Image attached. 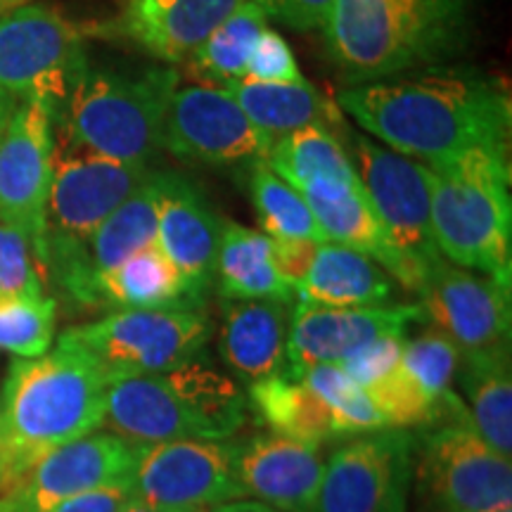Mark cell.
<instances>
[{
	"label": "cell",
	"instance_id": "obj_1",
	"mask_svg": "<svg viewBox=\"0 0 512 512\" xmlns=\"http://www.w3.org/2000/svg\"><path fill=\"white\" fill-rule=\"evenodd\" d=\"M337 105L384 147L427 164L510 140L508 86L465 69L351 83L337 93Z\"/></svg>",
	"mask_w": 512,
	"mask_h": 512
},
{
	"label": "cell",
	"instance_id": "obj_2",
	"mask_svg": "<svg viewBox=\"0 0 512 512\" xmlns=\"http://www.w3.org/2000/svg\"><path fill=\"white\" fill-rule=\"evenodd\" d=\"M110 384L64 339L43 356L12 361L0 396V494L48 453L98 430Z\"/></svg>",
	"mask_w": 512,
	"mask_h": 512
},
{
	"label": "cell",
	"instance_id": "obj_3",
	"mask_svg": "<svg viewBox=\"0 0 512 512\" xmlns=\"http://www.w3.org/2000/svg\"><path fill=\"white\" fill-rule=\"evenodd\" d=\"M472 0H335L323 24L351 83L441 67L470 38Z\"/></svg>",
	"mask_w": 512,
	"mask_h": 512
},
{
	"label": "cell",
	"instance_id": "obj_4",
	"mask_svg": "<svg viewBox=\"0 0 512 512\" xmlns=\"http://www.w3.org/2000/svg\"><path fill=\"white\" fill-rule=\"evenodd\" d=\"M432 235L448 264L512 287L508 145H477L427 164Z\"/></svg>",
	"mask_w": 512,
	"mask_h": 512
},
{
	"label": "cell",
	"instance_id": "obj_5",
	"mask_svg": "<svg viewBox=\"0 0 512 512\" xmlns=\"http://www.w3.org/2000/svg\"><path fill=\"white\" fill-rule=\"evenodd\" d=\"M247 394L200 356L159 375L110 384L102 425L128 444L178 439L228 441L247 422Z\"/></svg>",
	"mask_w": 512,
	"mask_h": 512
},
{
	"label": "cell",
	"instance_id": "obj_6",
	"mask_svg": "<svg viewBox=\"0 0 512 512\" xmlns=\"http://www.w3.org/2000/svg\"><path fill=\"white\" fill-rule=\"evenodd\" d=\"M178 86L176 69L83 72L64 102V140L114 162L150 166L162 150L166 110Z\"/></svg>",
	"mask_w": 512,
	"mask_h": 512
},
{
	"label": "cell",
	"instance_id": "obj_7",
	"mask_svg": "<svg viewBox=\"0 0 512 512\" xmlns=\"http://www.w3.org/2000/svg\"><path fill=\"white\" fill-rule=\"evenodd\" d=\"M211 320L195 306L121 309L62 332L64 342L91 356L110 382L159 375L197 358L207 347Z\"/></svg>",
	"mask_w": 512,
	"mask_h": 512
},
{
	"label": "cell",
	"instance_id": "obj_8",
	"mask_svg": "<svg viewBox=\"0 0 512 512\" xmlns=\"http://www.w3.org/2000/svg\"><path fill=\"white\" fill-rule=\"evenodd\" d=\"M81 41L79 27L43 5L0 15V93L55 112L86 72Z\"/></svg>",
	"mask_w": 512,
	"mask_h": 512
},
{
	"label": "cell",
	"instance_id": "obj_9",
	"mask_svg": "<svg viewBox=\"0 0 512 512\" xmlns=\"http://www.w3.org/2000/svg\"><path fill=\"white\" fill-rule=\"evenodd\" d=\"M351 162L389 240L411 273L413 292L420 294L427 273L444 259L432 235L427 164L377 145L366 136H354Z\"/></svg>",
	"mask_w": 512,
	"mask_h": 512
},
{
	"label": "cell",
	"instance_id": "obj_10",
	"mask_svg": "<svg viewBox=\"0 0 512 512\" xmlns=\"http://www.w3.org/2000/svg\"><path fill=\"white\" fill-rule=\"evenodd\" d=\"M413 477L439 512H484L512 503V458L477 432L470 415L446 420L418 441Z\"/></svg>",
	"mask_w": 512,
	"mask_h": 512
},
{
	"label": "cell",
	"instance_id": "obj_11",
	"mask_svg": "<svg viewBox=\"0 0 512 512\" xmlns=\"http://www.w3.org/2000/svg\"><path fill=\"white\" fill-rule=\"evenodd\" d=\"M415 448L411 430H377L332 453L311 512H408Z\"/></svg>",
	"mask_w": 512,
	"mask_h": 512
},
{
	"label": "cell",
	"instance_id": "obj_12",
	"mask_svg": "<svg viewBox=\"0 0 512 512\" xmlns=\"http://www.w3.org/2000/svg\"><path fill=\"white\" fill-rule=\"evenodd\" d=\"M131 491L140 503L176 510H211L245 498L235 477V444L207 439L138 444Z\"/></svg>",
	"mask_w": 512,
	"mask_h": 512
},
{
	"label": "cell",
	"instance_id": "obj_13",
	"mask_svg": "<svg viewBox=\"0 0 512 512\" xmlns=\"http://www.w3.org/2000/svg\"><path fill=\"white\" fill-rule=\"evenodd\" d=\"M53 119L55 112L43 102H19L0 138V223L29 240L38 264L46 259Z\"/></svg>",
	"mask_w": 512,
	"mask_h": 512
},
{
	"label": "cell",
	"instance_id": "obj_14",
	"mask_svg": "<svg viewBox=\"0 0 512 512\" xmlns=\"http://www.w3.org/2000/svg\"><path fill=\"white\" fill-rule=\"evenodd\" d=\"M273 140L249 121L226 88L207 83L176 88L162 133L166 152L204 164L266 159Z\"/></svg>",
	"mask_w": 512,
	"mask_h": 512
},
{
	"label": "cell",
	"instance_id": "obj_15",
	"mask_svg": "<svg viewBox=\"0 0 512 512\" xmlns=\"http://www.w3.org/2000/svg\"><path fill=\"white\" fill-rule=\"evenodd\" d=\"M147 166L114 162L76 147H57L48 197V240L83 247L121 202L145 181Z\"/></svg>",
	"mask_w": 512,
	"mask_h": 512
},
{
	"label": "cell",
	"instance_id": "obj_16",
	"mask_svg": "<svg viewBox=\"0 0 512 512\" xmlns=\"http://www.w3.org/2000/svg\"><path fill=\"white\" fill-rule=\"evenodd\" d=\"M136 446L110 432H91L38 460L0 494V512H48L69 498L131 482Z\"/></svg>",
	"mask_w": 512,
	"mask_h": 512
},
{
	"label": "cell",
	"instance_id": "obj_17",
	"mask_svg": "<svg viewBox=\"0 0 512 512\" xmlns=\"http://www.w3.org/2000/svg\"><path fill=\"white\" fill-rule=\"evenodd\" d=\"M510 290L489 275L441 259L420 290L422 320L456 342L460 354L508 347L512 328Z\"/></svg>",
	"mask_w": 512,
	"mask_h": 512
},
{
	"label": "cell",
	"instance_id": "obj_18",
	"mask_svg": "<svg viewBox=\"0 0 512 512\" xmlns=\"http://www.w3.org/2000/svg\"><path fill=\"white\" fill-rule=\"evenodd\" d=\"M223 221L200 188L176 174H157V238L188 287V297L202 306L216 280Z\"/></svg>",
	"mask_w": 512,
	"mask_h": 512
},
{
	"label": "cell",
	"instance_id": "obj_19",
	"mask_svg": "<svg viewBox=\"0 0 512 512\" xmlns=\"http://www.w3.org/2000/svg\"><path fill=\"white\" fill-rule=\"evenodd\" d=\"M415 320H422L418 304L337 309L297 302L287 330V370L302 375L313 366L337 363L370 339L406 332Z\"/></svg>",
	"mask_w": 512,
	"mask_h": 512
},
{
	"label": "cell",
	"instance_id": "obj_20",
	"mask_svg": "<svg viewBox=\"0 0 512 512\" xmlns=\"http://www.w3.org/2000/svg\"><path fill=\"white\" fill-rule=\"evenodd\" d=\"M325 460L320 446L266 434L235 444V477L245 498L280 512H311Z\"/></svg>",
	"mask_w": 512,
	"mask_h": 512
},
{
	"label": "cell",
	"instance_id": "obj_21",
	"mask_svg": "<svg viewBox=\"0 0 512 512\" xmlns=\"http://www.w3.org/2000/svg\"><path fill=\"white\" fill-rule=\"evenodd\" d=\"M297 192L309 204L325 240L370 256L396 283L413 292L411 273L389 240L361 178L358 181H316Z\"/></svg>",
	"mask_w": 512,
	"mask_h": 512
},
{
	"label": "cell",
	"instance_id": "obj_22",
	"mask_svg": "<svg viewBox=\"0 0 512 512\" xmlns=\"http://www.w3.org/2000/svg\"><path fill=\"white\" fill-rule=\"evenodd\" d=\"M287 330H290V304L275 299H249V302L226 299L219 332L223 363L247 387L285 373Z\"/></svg>",
	"mask_w": 512,
	"mask_h": 512
},
{
	"label": "cell",
	"instance_id": "obj_23",
	"mask_svg": "<svg viewBox=\"0 0 512 512\" xmlns=\"http://www.w3.org/2000/svg\"><path fill=\"white\" fill-rule=\"evenodd\" d=\"M394 294V278L377 261L337 242H320L309 271L294 287L299 302L337 309L387 306Z\"/></svg>",
	"mask_w": 512,
	"mask_h": 512
},
{
	"label": "cell",
	"instance_id": "obj_24",
	"mask_svg": "<svg viewBox=\"0 0 512 512\" xmlns=\"http://www.w3.org/2000/svg\"><path fill=\"white\" fill-rule=\"evenodd\" d=\"M245 0H169L150 12L119 17V31L145 53L181 64Z\"/></svg>",
	"mask_w": 512,
	"mask_h": 512
},
{
	"label": "cell",
	"instance_id": "obj_25",
	"mask_svg": "<svg viewBox=\"0 0 512 512\" xmlns=\"http://www.w3.org/2000/svg\"><path fill=\"white\" fill-rule=\"evenodd\" d=\"M216 280L223 299L249 302V299H275L294 302V287L280 275L275 264L273 240L261 230L223 223Z\"/></svg>",
	"mask_w": 512,
	"mask_h": 512
},
{
	"label": "cell",
	"instance_id": "obj_26",
	"mask_svg": "<svg viewBox=\"0 0 512 512\" xmlns=\"http://www.w3.org/2000/svg\"><path fill=\"white\" fill-rule=\"evenodd\" d=\"M477 432L512 458V363L510 344L460 356L456 373Z\"/></svg>",
	"mask_w": 512,
	"mask_h": 512
},
{
	"label": "cell",
	"instance_id": "obj_27",
	"mask_svg": "<svg viewBox=\"0 0 512 512\" xmlns=\"http://www.w3.org/2000/svg\"><path fill=\"white\" fill-rule=\"evenodd\" d=\"M93 292L95 302L117 306V311L195 306L181 273L159 245L140 249L114 268L95 273Z\"/></svg>",
	"mask_w": 512,
	"mask_h": 512
},
{
	"label": "cell",
	"instance_id": "obj_28",
	"mask_svg": "<svg viewBox=\"0 0 512 512\" xmlns=\"http://www.w3.org/2000/svg\"><path fill=\"white\" fill-rule=\"evenodd\" d=\"M247 403L273 434L320 446L337 437L330 408L299 375L285 373L249 384Z\"/></svg>",
	"mask_w": 512,
	"mask_h": 512
},
{
	"label": "cell",
	"instance_id": "obj_29",
	"mask_svg": "<svg viewBox=\"0 0 512 512\" xmlns=\"http://www.w3.org/2000/svg\"><path fill=\"white\" fill-rule=\"evenodd\" d=\"M226 91L242 107L249 121L271 138L287 136L306 126H325L332 121V105L309 81L302 83H259L233 81Z\"/></svg>",
	"mask_w": 512,
	"mask_h": 512
},
{
	"label": "cell",
	"instance_id": "obj_30",
	"mask_svg": "<svg viewBox=\"0 0 512 512\" xmlns=\"http://www.w3.org/2000/svg\"><path fill=\"white\" fill-rule=\"evenodd\" d=\"M264 162L294 190L316 181H358L347 150L325 126H306L275 138Z\"/></svg>",
	"mask_w": 512,
	"mask_h": 512
},
{
	"label": "cell",
	"instance_id": "obj_31",
	"mask_svg": "<svg viewBox=\"0 0 512 512\" xmlns=\"http://www.w3.org/2000/svg\"><path fill=\"white\" fill-rule=\"evenodd\" d=\"M266 29L268 17L264 10L252 0H245L185 60V67L207 86H226V83L242 81L249 55Z\"/></svg>",
	"mask_w": 512,
	"mask_h": 512
},
{
	"label": "cell",
	"instance_id": "obj_32",
	"mask_svg": "<svg viewBox=\"0 0 512 512\" xmlns=\"http://www.w3.org/2000/svg\"><path fill=\"white\" fill-rule=\"evenodd\" d=\"M159 245L157 238V174H147L88 240L95 273L114 268L140 249Z\"/></svg>",
	"mask_w": 512,
	"mask_h": 512
},
{
	"label": "cell",
	"instance_id": "obj_33",
	"mask_svg": "<svg viewBox=\"0 0 512 512\" xmlns=\"http://www.w3.org/2000/svg\"><path fill=\"white\" fill-rule=\"evenodd\" d=\"M249 197L264 228L261 233H266L271 240L328 242L304 197L283 178L275 176L264 159H256L252 166Z\"/></svg>",
	"mask_w": 512,
	"mask_h": 512
},
{
	"label": "cell",
	"instance_id": "obj_34",
	"mask_svg": "<svg viewBox=\"0 0 512 512\" xmlns=\"http://www.w3.org/2000/svg\"><path fill=\"white\" fill-rule=\"evenodd\" d=\"M309 384L318 399L330 408L332 422H335L337 437L339 434H368L377 430H387L380 411L370 401L368 392L351 380V377L339 368V363H323L313 366L299 375Z\"/></svg>",
	"mask_w": 512,
	"mask_h": 512
},
{
	"label": "cell",
	"instance_id": "obj_35",
	"mask_svg": "<svg viewBox=\"0 0 512 512\" xmlns=\"http://www.w3.org/2000/svg\"><path fill=\"white\" fill-rule=\"evenodd\" d=\"M57 304L46 297L0 299V349L17 358H38L53 347Z\"/></svg>",
	"mask_w": 512,
	"mask_h": 512
},
{
	"label": "cell",
	"instance_id": "obj_36",
	"mask_svg": "<svg viewBox=\"0 0 512 512\" xmlns=\"http://www.w3.org/2000/svg\"><path fill=\"white\" fill-rule=\"evenodd\" d=\"M460 349L451 337L437 328H430L411 339H403V368L422 384L427 394L441 406L460 401L453 394V382L460 366Z\"/></svg>",
	"mask_w": 512,
	"mask_h": 512
},
{
	"label": "cell",
	"instance_id": "obj_37",
	"mask_svg": "<svg viewBox=\"0 0 512 512\" xmlns=\"http://www.w3.org/2000/svg\"><path fill=\"white\" fill-rule=\"evenodd\" d=\"M29 240L0 223V299L41 297L43 285Z\"/></svg>",
	"mask_w": 512,
	"mask_h": 512
},
{
	"label": "cell",
	"instance_id": "obj_38",
	"mask_svg": "<svg viewBox=\"0 0 512 512\" xmlns=\"http://www.w3.org/2000/svg\"><path fill=\"white\" fill-rule=\"evenodd\" d=\"M403 339H406L403 332H392V335L370 339V342L349 351L342 361H337L339 368H342L358 387L368 389L370 384L380 382L384 375H389L394 368H399L403 356Z\"/></svg>",
	"mask_w": 512,
	"mask_h": 512
},
{
	"label": "cell",
	"instance_id": "obj_39",
	"mask_svg": "<svg viewBox=\"0 0 512 512\" xmlns=\"http://www.w3.org/2000/svg\"><path fill=\"white\" fill-rule=\"evenodd\" d=\"M259 83H302L306 76L299 69L297 57H294L290 43L285 41L278 31L266 29L249 55L245 79Z\"/></svg>",
	"mask_w": 512,
	"mask_h": 512
},
{
	"label": "cell",
	"instance_id": "obj_40",
	"mask_svg": "<svg viewBox=\"0 0 512 512\" xmlns=\"http://www.w3.org/2000/svg\"><path fill=\"white\" fill-rule=\"evenodd\" d=\"M266 17L297 31L323 29L335 0H252Z\"/></svg>",
	"mask_w": 512,
	"mask_h": 512
},
{
	"label": "cell",
	"instance_id": "obj_41",
	"mask_svg": "<svg viewBox=\"0 0 512 512\" xmlns=\"http://www.w3.org/2000/svg\"><path fill=\"white\" fill-rule=\"evenodd\" d=\"M131 498V482L112 484L105 486V489L91 491V494L69 498V501L55 505L48 512H119Z\"/></svg>",
	"mask_w": 512,
	"mask_h": 512
},
{
	"label": "cell",
	"instance_id": "obj_42",
	"mask_svg": "<svg viewBox=\"0 0 512 512\" xmlns=\"http://www.w3.org/2000/svg\"><path fill=\"white\" fill-rule=\"evenodd\" d=\"M320 242L309 240H273V254L278 271L292 287H297L299 280L309 271L313 256H316Z\"/></svg>",
	"mask_w": 512,
	"mask_h": 512
},
{
	"label": "cell",
	"instance_id": "obj_43",
	"mask_svg": "<svg viewBox=\"0 0 512 512\" xmlns=\"http://www.w3.org/2000/svg\"><path fill=\"white\" fill-rule=\"evenodd\" d=\"M209 512H280L271 508V505H264L259 501H249V498H240V501H230V503H221L214 505Z\"/></svg>",
	"mask_w": 512,
	"mask_h": 512
},
{
	"label": "cell",
	"instance_id": "obj_44",
	"mask_svg": "<svg viewBox=\"0 0 512 512\" xmlns=\"http://www.w3.org/2000/svg\"><path fill=\"white\" fill-rule=\"evenodd\" d=\"M169 0H124V10L121 15H133V12H150L162 8Z\"/></svg>",
	"mask_w": 512,
	"mask_h": 512
},
{
	"label": "cell",
	"instance_id": "obj_45",
	"mask_svg": "<svg viewBox=\"0 0 512 512\" xmlns=\"http://www.w3.org/2000/svg\"><path fill=\"white\" fill-rule=\"evenodd\" d=\"M119 512H209V510H176V508H157V505H147V503H140L136 498H131L124 508Z\"/></svg>",
	"mask_w": 512,
	"mask_h": 512
},
{
	"label": "cell",
	"instance_id": "obj_46",
	"mask_svg": "<svg viewBox=\"0 0 512 512\" xmlns=\"http://www.w3.org/2000/svg\"><path fill=\"white\" fill-rule=\"evenodd\" d=\"M17 105L19 102L15 98H10V95H0V138H3L5 128H8L12 112H15Z\"/></svg>",
	"mask_w": 512,
	"mask_h": 512
},
{
	"label": "cell",
	"instance_id": "obj_47",
	"mask_svg": "<svg viewBox=\"0 0 512 512\" xmlns=\"http://www.w3.org/2000/svg\"><path fill=\"white\" fill-rule=\"evenodd\" d=\"M31 0H0V15H5V12L10 10H17L22 8V5H29Z\"/></svg>",
	"mask_w": 512,
	"mask_h": 512
},
{
	"label": "cell",
	"instance_id": "obj_48",
	"mask_svg": "<svg viewBox=\"0 0 512 512\" xmlns=\"http://www.w3.org/2000/svg\"><path fill=\"white\" fill-rule=\"evenodd\" d=\"M484 512H512V503H505V505H496V508H489Z\"/></svg>",
	"mask_w": 512,
	"mask_h": 512
},
{
	"label": "cell",
	"instance_id": "obj_49",
	"mask_svg": "<svg viewBox=\"0 0 512 512\" xmlns=\"http://www.w3.org/2000/svg\"><path fill=\"white\" fill-rule=\"evenodd\" d=\"M0 95H3V93H0Z\"/></svg>",
	"mask_w": 512,
	"mask_h": 512
}]
</instances>
